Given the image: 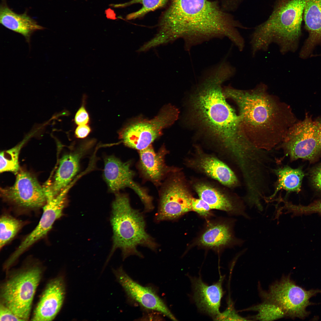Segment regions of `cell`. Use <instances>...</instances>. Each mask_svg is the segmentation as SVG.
<instances>
[{
	"label": "cell",
	"instance_id": "cell-1",
	"mask_svg": "<svg viewBox=\"0 0 321 321\" xmlns=\"http://www.w3.org/2000/svg\"><path fill=\"white\" fill-rule=\"evenodd\" d=\"M190 99L191 120L215 140L236 162L249 156L253 146L243 131L241 119L227 103L222 84L232 77L227 68L215 65L202 75Z\"/></svg>",
	"mask_w": 321,
	"mask_h": 321
},
{
	"label": "cell",
	"instance_id": "cell-2",
	"mask_svg": "<svg viewBox=\"0 0 321 321\" xmlns=\"http://www.w3.org/2000/svg\"><path fill=\"white\" fill-rule=\"evenodd\" d=\"M160 26L161 34L183 38L188 51L214 38H227L235 45L243 39L238 29L244 27L211 0H171Z\"/></svg>",
	"mask_w": 321,
	"mask_h": 321
},
{
	"label": "cell",
	"instance_id": "cell-3",
	"mask_svg": "<svg viewBox=\"0 0 321 321\" xmlns=\"http://www.w3.org/2000/svg\"><path fill=\"white\" fill-rule=\"evenodd\" d=\"M267 89L261 84L248 90L225 87L223 92L238 106L247 139L256 148L269 150L282 142L297 121L290 107L269 94Z\"/></svg>",
	"mask_w": 321,
	"mask_h": 321
},
{
	"label": "cell",
	"instance_id": "cell-4",
	"mask_svg": "<svg viewBox=\"0 0 321 321\" xmlns=\"http://www.w3.org/2000/svg\"><path fill=\"white\" fill-rule=\"evenodd\" d=\"M305 0H278L268 18L257 26L250 38L251 55L276 44L284 55L296 50L301 34Z\"/></svg>",
	"mask_w": 321,
	"mask_h": 321
},
{
	"label": "cell",
	"instance_id": "cell-5",
	"mask_svg": "<svg viewBox=\"0 0 321 321\" xmlns=\"http://www.w3.org/2000/svg\"><path fill=\"white\" fill-rule=\"evenodd\" d=\"M110 220L113 232V245L108 260L118 248L121 250L123 259L133 255L142 257V255L137 249L139 246L154 251L157 249L158 244L146 230L143 215L131 207L126 194L116 193Z\"/></svg>",
	"mask_w": 321,
	"mask_h": 321
},
{
	"label": "cell",
	"instance_id": "cell-6",
	"mask_svg": "<svg viewBox=\"0 0 321 321\" xmlns=\"http://www.w3.org/2000/svg\"><path fill=\"white\" fill-rule=\"evenodd\" d=\"M179 114L176 107L166 105L152 119L139 117L129 122L119 131V138L128 147L139 151L144 150L162 135L163 129L174 122Z\"/></svg>",
	"mask_w": 321,
	"mask_h": 321
},
{
	"label": "cell",
	"instance_id": "cell-7",
	"mask_svg": "<svg viewBox=\"0 0 321 321\" xmlns=\"http://www.w3.org/2000/svg\"><path fill=\"white\" fill-rule=\"evenodd\" d=\"M41 273L38 267H31L15 274L2 285L1 303L22 320L29 318Z\"/></svg>",
	"mask_w": 321,
	"mask_h": 321
},
{
	"label": "cell",
	"instance_id": "cell-8",
	"mask_svg": "<svg viewBox=\"0 0 321 321\" xmlns=\"http://www.w3.org/2000/svg\"><path fill=\"white\" fill-rule=\"evenodd\" d=\"M263 300L273 302L284 311L285 316L293 319H304L309 314L306 308L312 303L310 299L320 290H306L297 285L289 276H283L270 287L267 291L260 289Z\"/></svg>",
	"mask_w": 321,
	"mask_h": 321
},
{
	"label": "cell",
	"instance_id": "cell-9",
	"mask_svg": "<svg viewBox=\"0 0 321 321\" xmlns=\"http://www.w3.org/2000/svg\"><path fill=\"white\" fill-rule=\"evenodd\" d=\"M281 143L286 155L292 160L301 158L313 161L321 152L316 122L307 113L303 120L289 128Z\"/></svg>",
	"mask_w": 321,
	"mask_h": 321
},
{
	"label": "cell",
	"instance_id": "cell-10",
	"mask_svg": "<svg viewBox=\"0 0 321 321\" xmlns=\"http://www.w3.org/2000/svg\"><path fill=\"white\" fill-rule=\"evenodd\" d=\"M16 175L13 185L1 188L2 199L23 209H37L43 207L46 197L43 186L36 178L30 172L20 169Z\"/></svg>",
	"mask_w": 321,
	"mask_h": 321
},
{
	"label": "cell",
	"instance_id": "cell-11",
	"mask_svg": "<svg viewBox=\"0 0 321 321\" xmlns=\"http://www.w3.org/2000/svg\"><path fill=\"white\" fill-rule=\"evenodd\" d=\"M193 198L181 177L173 176L166 182L160 193L155 221L175 220L192 211Z\"/></svg>",
	"mask_w": 321,
	"mask_h": 321
},
{
	"label": "cell",
	"instance_id": "cell-12",
	"mask_svg": "<svg viewBox=\"0 0 321 321\" xmlns=\"http://www.w3.org/2000/svg\"><path fill=\"white\" fill-rule=\"evenodd\" d=\"M104 160L103 177L110 191L116 193L125 187L131 188L140 198L145 211H152L154 208L152 198L133 180L134 173L130 169V162H122L113 155L107 156Z\"/></svg>",
	"mask_w": 321,
	"mask_h": 321
},
{
	"label": "cell",
	"instance_id": "cell-13",
	"mask_svg": "<svg viewBox=\"0 0 321 321\" xmlns=\"http://www.w3.org/2000/svg\"><path fill=\"white\" fill-rule=\"evenodd\" d=\"M70 186L56 196L46 198L43 212L37 226L22 241L19 246L9 258L14 262L26 250L45 237L51 229L55 221L62 215L66 204V195Z\"/></svg>",
	"mask_w": 321,
	"mask_h": 321
},
{
	"label": "cell",
	"instance_id": "cell-14",
	"mask_svg": "<svg viewBox=\"0 0 321 321\" xmlns=\"http://www.w3.org/2000/svg\"><path fill=\"white\" fill-rule=\"evenodd\" d=\"M113 271L129 298L146 309L157 311L172 320H176L164 301L151 288L143 286L135 281L122 267Z\"/></svg>",
	"mask_w": 321,
	"mask_h": 321
},
{
	"label": "cell",
	"instance_id": "cell-15",
	"mask_svg": "<svg viewBox=\"0 0 321 321\" xmlns=\"http://www.w3.org/2000/svg\"><path fill=\"white\" fill-rule=\"evenodd\" d=\"M85 147L65 153L59 160L53 176L43 186L47 197H55L69 186L80 169V159L86 151Z\"/></svg>",
	"mask_w": 321,
	"mask_h": 321
},
{
	"label": "cell",
	"instance_id": "cell-16",
	"mask_svg": "<svg viewBox=\"0 0 321 321\" xmlns=\"http://www.w3.org/2000/svg\"><path fill=\"white\" fill-rule=\"evenodd\" d=\"M65 286L63 278L51 281L47 285L34 311L32 321H51L60 310L64 301Z\"/></svg>",
	"mask_w": 321,
	"mask_h": 321
},
{
	"label": "cell",
	"instance_id": "cell-17",
	"mask_svg": "<svg viewBox=\"0 0 321 321\" xmlns=\"http://www.w3.org/2000/svg\"><path fill=\"white\" fill-rule=\"evenodd\" d=\"M224 277L209 286L200 278H191L193 291V299L199 310L211 316L215 320L221 313L219 310L224 295L222 284Z\"/></svg>",
	"mask_w": 321,
	"mask_h": 321
},
{
	"label": "cell",
	"instance_id": "cell-18",
	"mask_svg": "<svg viewBox=\"0 0 321 321\" xmlns=\"http://www.w3.org/2000/svg\"><path fill=\"white\" fill-rule=\"evenodd\" d=\"M199 198L206 202L211 209L226 211L233 215H240L248 219L251 218L246 213L243 203L232 197L212 185L206 183H197L194 186Z\"/></svg>",
	"mask_w": 321,
	"mask_h": 321
},
{
	"label": "cell",
	"instance_id": "cell-19",
	"mask_svg": "<svg viewBox=\"0 0 321 321\" xmlns=\"http://www.w3.org/2000/svg\"><path fill=\"white\" fill-rule=\"evenodd\" d=\"M304 19L309 34L300 54L304 58L321 44V0H305Z\"/></svg>",
	"mask_w": 321,
	"mask_h": 321
},
{
	"label": "cell",
	"instance_id": "cell-20",
	"mask_svg": "<svg viewBox=\"0 0 321 321\" xmlns=\"http://www.w3.org/2000/svg\"><path fill=\"white\" fill-rule=\"evenodd\" d=\"M199 152L191 162L192 166L224 185L232 187L237 185L236 176L226 164L215 157Z\"/></svg>",
	"mask_w": 321,
	"mask_h": 321
},
{
	"label": "cell",
	"instance_id": "cell-21",
	"mask_svg": "<svg viewBox=\"0 0 321 321\" xmlns=\"http://www.w3.org/2000/svg\"><path fill=\"white\" fill-rule=\"evenodd\" d=\"M0 23L7 29L22 35L29 43L34 32L44 29L26 12L18 14L13 11L4 1L0 6Z\"/></svg>",
	"mask_w": 321,
	"mask_h": 321
},
{
	"label": "cell",
	"instance_id": "cell-22",
	"mask_svg": "<svg viewBox=\"0 0 321 321\" xmlns=\"http://www.w3.org/2000/svg\"><path fill=\"white\" fill-rule=\"evenodd\" d=\"M246 240L235 237L231 224L223 223H209L200 236L199 244L210 248H219L229 245L242 246Z\"/></svg>",
	"mask_w": 321,
	"mask_h": 321
},
{
	"label": "cell",
	"instance_id": "cell-23",
	"mask_svg": "<svg viewBox=\"0 0 321 321\" xmlns=\"http://www.w3.org/2000/svg\"><path fill=\"white\" fill-rule=\"evenodd\" d=\"M167 152L163 147L156 152L151 144L139 151L141 171L146 178L155 184L159 183L169 171L164 159Z\"/></svg>",
	"mask_w": 321,
	"mask_h": 321
},
{
	"label": "cell",
	"instance_id": "cell-24",
	"mask_svg": "<svg viewBox=\"0 0 321 321\" xmlns=\"http://www.w3.org/2000/svg\"><path fill=\"white\" fill-rule=\"evenodd\" d=\"M273 171L277 178L274 192L271 196L266 198L265 199H271L278 191L281 190L296 192L300 191L302 180L304 176L301 169H293L286 166Z\"/></svg>",
	"mask_w": 321,
	"mask_h": 321
},
{
	"label": "cell",
	"instance_id": "cell-25",
	"mask_svg": "<svg viewBox=\"0 0 321 321\" xmlns=\"http://www.w3.org/2000/svg\"><path fill=\"white\" fill-rule=\"evenodd\" d=\"M245 310L257 312V314L251 318L254 320L273 321L285 316L284 311L278 306L268 300H264L262 303L248 308Z\"/></svg>",
	"mask_w": 321,
	"mask_h": 321
},
{
	"label": "cell",
	"instance_id": "cell-26",
	"mask_svg": "<svg viewBox=\"0 0 321 321\" xmlns=\"http://www.w3.org/2000/svg\"><path fill=\"white\" fill-rule=\"evenodd\" d=\"M21 221L10 215H2L0 218V248L11 241L21 228Z\"/></svg>",
	"mask_w": 321,
	"mask_h": 321
},
{
	"label": "cell",
	"instance_id": "cell-27",
	"mask_svg": "<svg viewBox=\"0 0 321 321\" xmlns=\"http://www.w3.org/2000/svg\"><path fill=\"white\" fill-rule=\"evenodd\" d=\"M25 142V141H23L14 147L1 152V173L10 171L16 174L20 170L18 162L19 155Z\"/></svg>",
	"mask_w": 321,
	"mask_h": 321
},
{
	"label": "cell",
	"instance_id": "cell-28",
	"mask_svg": "<svg viewBox=\"0 0 321 321\" xmlns=\"http://www.w3.org/2000/svg\"><path fill=\"white\" fill-rule=\"evenodd\" d=\"M168 0H131L120 5L127 6L135 4L140 3L142 7L135 12L128 14L127 16L128 20L134 19L143 17L148 12L154 10L164 6Z\"/></svg>",
	"mask_w": 321,
	"mask_h": 321
},
{
	"label": "cell",
	"instance_id": "cell-29",
	"mask_svg": "<svg viewBox=\"0 0 321 321\" xmlns=\"http://www.w3.org/2000/svg\"><path fill=\"white\" fill-rule=\"evenodd\" d=\"M288 210L289 212L297 215L313 213L321 214V200L315 201L307 206L296 205L290 203Z\"/></svg>",
	"mask_w": 321,
	"mask_h": 321
},
{
	"label": "cell",
	"instance_id": "cell-30",
	"mask_svg": "<svg viewBox=\"0 0 321 321\" xmlns=\"http://www.w3.org/2000/svg\"><path fill=\"white\" fill-rule=\"evenodd\" d=\"M228 306L225 311L221 313L215 320H249L247 318L240 316L234 308L232 303L229 302Z\"/></svg>",
	"mask_w": 321,
	"mask_h": 321
},
{
	"label": "cell",
	"instance_id": "cell-31",
	"mask_svg": "<svg viewBox=\"0 0 321 321\" xmlns=\"http://www.w3.org/2000/svg\"><path fill=\"white\" fill-rule=\"evenodd\" d=\"M192 210L194 211L199 215L207 216L210 214L211 208L206 202L199 199L193 198L191 203Z\"/></svg>",
	"mask_w": 321,
	"mask_h": 321
},
{
	"label": "cell",
	"instance_id": "cell-32",
	"mask_svg": "<svg viewBox=\"0 0 321 321\" xmlns=\"http://www.w3.org/2000/svg\"><path fill=\"white\" fill-rule=\"evenodd\" d=\"M74 121L75 123L78 125H88L89 122V116L84 104L77 111Z\"/></svg>",
	"mask_w": 321,
	"mask_h": 321
},
{
	"label": "cell",
	"instance_id": "cell-33",
	"mask_svg": "<svg viewBox=\"0 0 321 321\" xmlns=\"http://www.w3.org/2000/svg\"><path fill=\"white\" fill-rule=\"evenodd\" d=\"M0 321H22L2 303L0 304Z\"/></svg>",
	"mask_w": 321,
	"mask_h": 321
},
{
	"label": "cell",
	"instance_id": "cell-34",
	"mask_svg": "<svg viewBox=\"0 0 321 321\" xmlns=\"http://www.w3.org/2000/svg\"><path fill=\"white\" fill-rule=\"evenodd\" d=\"M217 2L226 11L236 9L242 0H212Z\"/></svg>",
	"mask_w": 321,
	"mask_h": 321
},
{
	"label": "cell",
	"instance_id": "cell-35",
	"mask_svg": "<svg viewBox=\"0 0 321 321\" xmlns=\"http://www.w3.org/2000/svg\"><path fill=\"white\" fill-rule=\"evenodd\" d=\"M91 130V128L88 125H79L75 129V135L77 138H84L89 135Z\"/></svg>",
	"mask_w": 321,
	"mask_h": 321
},
{
	"label": "cell",
	"instance_id": "cell-36",
	"mask_svg": "<svg viewBox=\"0 0 321 321\" xmlns=\"http://www.w3.org/2000/svg\"><path fill=\"white\" fill-rule=\"evenodd\" d=\"M311 177L313 185L317 189L321 191V166L314 170Z\"/></svg>",
	"mask_w": 321,
	"mask_h": 321
},
{
	"label": "cell",
	"instance_id": "cell-37",
	"mask_svg": "<svg viewBox=\"0 0 321 321\" xmlns=\"http://www.w3.org/2000/svg\"><path fill=\"white\" fill-rule=\"evenodd\" d=\"M315 121L317 125L319 139L321 146V119L318 118Z\"/></svg>",
	"mask_w": 321,
	"mask_h": 321
}]
</instances>
